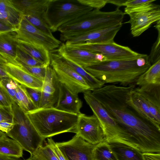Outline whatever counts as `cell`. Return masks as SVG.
<instances>
[{
  "mask_svg": "<svg viewBox=\"0 0 160 160\" xmlns=\"http://www.w3.org/2000/svg\"><path fill=\"white\" fill-rule=\"evenodd\" d=\"M135 85H104L92 94L128 134L134 148L142 153L160 152V129L141 117L129 104Z\"/></svg>",
  "mask_w": 160,
  "mask_h": 160,
  "instance_id": "obj_1",
  "label": "cell"
},
{
  "mask_svg": "<svg viewBox=\"0 0 160 160\" xmlns=\"http://www.w3.org/2000/svg\"><path fill=\"white\" fill-rule=\"evenodd\" d=\"M25 114L45 139L64 132H74L79 116L54 107L38 108L25 112Z\"/></svg>",
  "mask_w": 160,
  "mask_h": 160,
  "instance_id": "obj_2",
  "label": "cell"
},
{
  "mask_svg": "<svg viewBox=\"0 0 160 160\" xmlns=\"http://www.w3.org/2000/svg\"><path fill=\"white\" fill-rule=\"evenodd\" d=\"M125 15L119 8L108 12L93 9L59 28L58 31L61 33L60 39L66 42L86 32L122 24Z\"/></svg>",
  "mask_w": 160,
  "mask_h": 160,
  "instance_id": "obj_3",
  "label": "cell"
},
{
  "mask_svg": "<svg viewBox=\"0 0 160 160\" xmlns=\"http://www.w3.org/2000/svg\"><path fill=\"white\" fill-rule=\"evenodd\" d=\"M137 59L105 61L83 68L105 84L119 83L127 86L135 85L139 77L151 65L141 66Z\"/></svg>",
  "mask_w": 160,
  "mask_h": 160,
  "instance_id": "obj_4",
  "label": "cell"
},
{
  "mask_svg": "<svg viewBox=\"0 0 160 160\" xmlns=\"http://www.w3.org/2000/svg\"><path fill=\"white\" fill-rule=\"evenodd\" d=\"M12 112L14 125L6 135L17 142L23 150L33 154L42 146L45 139L41 137L18 105L13 102Z\"/></svg>",
  "mask_w": 160,
  "mask_h": 160,
  "instance_id": "obj_5",
  "label": "cell"
},
{
  "mask_svg": "<svg viewBox=\"0 0 160 160\" xmlns=\"http://www.w3.org/2000/svg\"><path fill=\"white\" fill-rule=\"evenodd\" d=\"M93 9L78 0H51L43 15L52 32L63 25Z\"/></svg>",
  "mask_w": 160,
  "mask_h": 160,
  "instance_id": "obj_6",
  "label": "cell"
},
{
  "mask_svg": "<svg viewBox=\"0 0 160 160\" xmlns=\"http://www.w3.org/2000/svg\"><path fill=\"white\" fill-rule=\"evenodd\" d=\"M84 98L99 120L103 130L106 141L116 140L132 146L129 136L125 130L113 118L88 90L83 92Z\"/></svg>",
  "mask_w": 160,
  "mask_h": 160,
  "instance_id": "obj_7",
  "label": "cell"
},
{
  "mask_svg": "<svg viewBox=\"0 0 160 160\" xmlns=\"http://www.w3.org/2000/svg\"><path fill=\"white\" fill-rule=\"evenodd\" d=\"M49 53L50 66L55 72L59 82L78 95L79 93L91 91L84 79L63 61L56 49L50 51Z\"/></svg>",
  "mask_w": 160,
  "mask_h": 160,
  "instance_id": "obj_8",
  "label": "cell"
},
{
  "mask_svg": "<svg viewBox=\"0 0 160 160\" xmlns=\"http://www.w3.org/2000/svg\"><path fill=\"white\" fill-rule=\"evenodd\" d=\"M67 45L101 54L106 61L134 60L146 55L137 52L114 41L104 43L84 42Z\"/></svg>",
  "mask_w": 160,
  "mask_h": 160,
  "instance_id": "obj_9",
  "label": "cell"
},
{
  "mask_svg": "<svg viewBox=\"0 0 160 160\" xmlns=\"http://www.w3.org/2000/svg\"><path fill=\"white\" fill-rule=\"evenodd\" d=\"M15 32L18 40L43 47L49 52L57 49L62 44L54 36H49L34 27L24 17H22Z\"/></svg>",
  "mask_w": 160,
  "mask_h": 160,
  "instance_id": "obj_10",
  "label": "cell"
},
{
  "mask_svg": "<svg viewBox=\"0 0 160 160\" xmlns=\"http://www.w3.org/2000/svg\"><path fill=\"white\" fill-rule=\"evenodd\" d=\"M56 143L66 160H93V150L96 145L76 134L69 140Z\"/></svg>",
  "mask_w": 160,
  "mask_h": 160,
  "instance_id": "obj_11",
  "label": "cell"
},
{
  "mask_svg": "<svg viewBox=\"0 0 160 160\" xmlns=\"http://www.w3.org/2000/svg\"><path fill=\"white\" fill-rule=\"evenodd\" d=\"M74 133L93 145L106 141L101 124L93 114L91 116H87L82 113L79 115Z\"/></svg>",
  "mask_w": 160,
  "mask_h": 160,
  "instance_id": "obj_12",
  "label": "cell"
},
{
  "mask_svg": "<svg viewBox=\"0 0 160 160\" xmlns=\"http://www.w3.org/2000/svg\"><path fill=\"white\" fill-rule=\"evenodd\" d=\"M56 50L63 57L83 68L106 61L105 57L101 54L68 46L65 43H62Z\"/></svg>",
  "mask_w": 160,
  "mask_h": 160,
  "instance_id": "obj_13",
  "label": "cell"
},
{
  "mask_svg": "<svg viewBox=\"0 0 160 160\" xmlns=\"http://www.w3.org/2000/svg\"><path fill=\"white\" fill-rule=\"evenodd\" d=\"M59 82L55 72L49 65L41 88L42 95L38 108L54 107L59 95Z\"/></svg>",
  "mask_w": 160,
  "mask_h": 160,
  "instance_id": "obj_14",
  "label": "cell"
},
{
  "mask_svg": "<svg viewBox=\"0 0 160 160\" xmlns=\"http://www.w3.org/2000/svg\"><path fill=\"white\" fill-rule=\"evenodd\" d=\"M122 24L104 29L86 32L74 37L66 41V45L88 42L104 43L114 42V39L120 30Z\"/></svg>",
  "mask_w": 160,
  "mask_h": 160,
  "instance_id": "obj_15",
  "label": "cell"
},
{
  "mask_svg": "<svg viewBox=\"0 0 160 160\" xmlns=\"http://www.w3.org/2000/svg\"><path fill=\"white\" fill-rule=\"evenodd\" d=\"M160 8L149 11L131 13L129 20L131 33L133 37L140 36L154 22L160 20Z\"/></svg>",
  "mask_w": 160,
  "mask_h": 160,
  "instance_id": "obj_16",
  "label": "cell"
},
{
  "mask_svg": "<svg viewBox=\"0 0 160 160\" xmlns=\"http://www.w3.org/2000/svg\"><path fill=\"white\" fill-rule=\"evenodd\" d=\"M4 61V68L9 78L25 87L41 90L43 84L42 81L32 75L21 66L5 60Z\"/></svg>",
  "mask_w": 160,
  "mask_h": 160,
  "instance_id": "obj_17",
  "label": "cell"
},
{
  "mask_svg": "<svg viewBox=\"0 0 160 160\" xmlns=\"http://www.w3.org/2000/svg\"><path fill=\"white\" fill-rule=\"evenodd\" d=\"M59 92L54 107L61 111L80 115L82 102L78 94L71 91L63 84L59 82Z\"/></svg>",
  "mask_w": 160,
  "mask_h": 160,
  "instance_id": "obj_18",
  "label": "cell"
},
{
  "mask_svg": "<svg viewBox=\"0 0 160 160\" xmlns=\"http://www.w3.org/2000/svg\"><path fill=\"white\" fill-rule=\"evenodd\" d=\"M15 9L22 17L42 16L51 0H10Z\"/></svg>",
  "mask_w": 160,
  "mask_h": 160,
  "instance_id": "obj_19",
  "label": "cell"
},
{
  "mask_svg": "<svg viewBox=\"0 0 160 160\" xmlns=\"http://www.w3.org/2000/svg\"><path fill=\"white\" fill-rule=\"evenodd\" d=\"M18 45L15 32L0 34V57L7 62L20 66L16 60Z\"/></svg>",
  "mask_w": 160,
  "mask_h": 160,
  "instance_id": "obj_20",
  "label": "cell"
},
{
  "mask_svg": "<svg viewBox=\"0 0 160 160\" xmlns=\"http://www.w3.org/2000/svg\"><path fill=\"white\" fill-rule=\"evenodd\" d=\"M135 88L129 94L128 98L129 104L143 118L160 129V123L152 116L146 100L135 90Z\"/></svg>",
  "mask_w": 160,
  "mask_h": 160,
  "instance_id": "obj_21",
  "label": "cell"
},
{
  "mask_svg": "<svg viewBox=\"0 0 160 160\" xmlns=\"http://www.w3.org/2000/svg\"><path fill=\"white\" fill-rule=\"evenodd\" d=\"M118 160H144L142 153L136 148L121 142H107Z\"/></svg>",
  "mask_w": 160,
  "mask_h": 160,
  "instance_id": "obj_22",
  "label": "cell"
},
{
  "mask_svg": "<svg viewBox=\"0 0 160 160\" xmlns=\"http://www.w3.org/2000/svg\"><path fill=\"white\" fill-rule=\"evenodd\" d=\"M18 41V45L34 58L47 66L50 65L49 51L45 48L20 41Z\"/></svg>",
  "mask_w": 160,
  "mask_h": 160,
  "instance_id": "obj_23",
  "label": "cell"
},
{
  "mask_svg": "<svg viewBox=\"0 0 160 160\" xmlns=\"http://www.w3.org/2000/svg\"><path fill=\"white\" fill-rule=\"evenodd\" d=\"M60 55L66 64L84 79L90 87L92 91L99 89L104 85L105 83L95 78L83 67Z\"/></svg>",
  "mask_w": 160,
  "mask_h": 160,
  "instance_id": "obj_24",
  "label": "cell"
},
{
  "mask_svg": "<svg viewBox=\"0 0 160 160\" xmlns=\"http://www.w3.org/2000/svg\"><path fill=\"white\" fill-rule=\"evenodd\" d=\"M22 146L16 141L6 135L0 140V154L10 157L20 158L23 155Z\"/></svg>",
  "mask_w": 160,
  "mask_h": 160,
  "instance_id": "obj_25",
  "label": "cell"
},
{
  "mask_svg": "<svg viewBox=\"0 0 160 160\" xmlns=\"http://www.w3.org/2000/svg\"><path fill=\"white\" fill-rule=\"evenodd\" d=\"M135 90L146 100L160 109V84H146L135 88Z\"/></svg>",
  "mask_w": 160,
  "mask_h": 160,
  "instance_id": "obj_26",
  "label": "cell"
},
{
  "mask_svg": "<svg viewBox=\"0 0 160 160\" xmlns=\"http://www.w3.org/2000/svg\"><path fill=\"white\" fill-rule=\"evenodd\" d=\"M151 84H160V60L151 65L139 77L135 83L139 86Z\"/></svg>",
  "mask_w": 160,
  "mask_h": 160,
  "instance_id": "obj_27",
  "label": "cell"
},
{
  "mask_svg": "<svg viewBox=\"0 0 160 160\" xmlns=\"http://www.w3.org/2000/svg\"><path fill=\"white\" fill-rule=\"evenodd\" d=\"M156 0H127L124 4L125 14L134 12L149 11L160 8V6L153 3Z\"/></svg>",
  "mask_w": 160,
  "mask_h": 160,
  "instance_id": "obj_28",
  "label": "cell"
},
{
  "mask_svg": "<svg viewBox=\"0 0 160 160\" xmlns=\"http://www.w3.org/2000/svg\"><path fill=\"white\" fill-rule=\"evenodd\" d=\"M16 84L15 103L25 113L36 109L25 87L17 82Z\"/></svg>",
  "mask_w": 160,
  "mask_h": 160,
  "instance_id": "obj_29",
  "label": "cell"
},
{
  "mask_svg": "<svg viewBox=\"0 0 160 160\" xmlns=\"http://www.w3.org/2000/svg\"><path fill=\"white\" fill-rule=\"evenodd\" d=\"M93 160H118L108 143L106 141L95 145L93 152Z\"/></svg>",
  "mask_w": 160,
  "mask_h": 160,
  "instance_id": "obj_30",
  "label": "cell"
},
{
  "mask_svg": "<svg viewBox=\"0 0 160 160\" xmlns=\"http://www.w3.org/2000/svg\"><path fill=\"white\" fill-rule=\"evenodd\" d=\"M16 60L20 66L21 65L28 67L46 66L32 58L18 45Z\"/></svg>",
  "mask_w": 160,
  "mask_h": 160,
  "instance_id": "obj_31",
  "label": "cell"
},
{
  "mask_svg": "<svg viewBox=\"0 0 160 160\" xmlns=\"http://www.w3.org/2000/svg\"><path fill=\"white\" fill-rule=\"evenodd\" d=\"M24 17L34 27L44 33L53 36L52 32L42 16H29Z\"/></svg>",
  "mask_w": 160,
  "mask_h": 160,
  "instance_id": "obj_32",
  "label": "cell"
},
{
  "mask_svg": "<svg viewBox=\"0 0 160 160\" xmlns=\"http://www.w3.org/2000/svg\"><path fill=\"white\" fill-rule=\"evenodd\" d=\"M30 156L35 160H58L48 143L44 146H42L40 147Z\"/></svg>",
  "mask_w": 160,
  "mask_h": 160,
  "instance_id": "obj_33",
  "label": "cell"
},
{
  "mask_svg": "<svg viewBox=\"0 0 160 160\" xmlns=\"http://www.w3.org/2000/svg\"><path fill=\"white\" fill-rule=\"evenodd\" d=\"M156 22L154 27L158 31V36L148 56L149 61L151 65L160 60V20Z\"/></svg>",
  "mask_w": 160,
  "mask_h": 160,
  "instance_id": "obj_34",
  "label": "cell"
},
{
  "mask_svg": "<svg viewBox=\"0 0 160 160\" xmlns=\"http://www.w3.org/2000/svg\"><path fill=\"white\" fill-rule=\"evenodd\" d=\"M0 84L9 95L13 102H15L16 82L9 78L0 80Z\"/></svg>",
  "mask_w": 160,
  "mask_h": 160,
  "instance_id": "obj_35",
  "label": "cell"
},
{
  "mask_svg": "<svg viewBox=\"0 0 160 160\" xmlns=\"http://www.w3.org/2000/svg\"><path fill=\"white\" fill-rule=\"evenodd\" d=\"M22 68L32 75L42 81L44 80L47 71V66L28 67L20 65Z\"/></svg>",
  "mask_w": 160,
  "mask_h": 160,
  "instance_id": "obj_36",
  "label": "cell"
},
{
  "mask_svg": "<svg viewBox=\"0 0 160 160\" xmlns=\"http://www.w3.org/2000/svg\"><path fill=\"white\" fill-rule=\"evenodd\" d=\"M13 102L0 84V107L12 111Z\"/></svg>",
  "mask_w": 160,
  "mask_h": 160,
  "instance_id": "obj_37",
  "label": "cell"
},
{
  "mask_svg": "<svg viewBox=\"0 0 160 160\" xmlns=\"http://www.w3.org/2000/svg\"><path fill=\"white\" fill-rule=\"evenodd\" d=\"M25 87L36 109L38 108L41 97V90Z\"/></svg>",
  "mask_w": 160,
  "mask_h": 160,
  "instance_id": "obj_38",
  "label": "cell"
},
{
  "mask_svg": "<svg viewBox=\"0 0 160 160\" xmlns=\"http://www.w3.org/2000/svg\"><path fill=\"white\" fill-rule=\"evenodd\" d=\"M81 4L93 9L100 10L107 4V0H78Z\"/></svg>",
  "mask_w": 160,
  "mask_h": 160,
  "instance_id": "obj_39",
  "label": "cell"
},
{
  "mask_svg": "<svg viewBox=\"0 0 160 160\" xmlns=\"http://www.w3.org/2000/svg\"><path fill=\"white\" fill-rule=\"evenodd\" d=\"M13 122L12 111L0 107V122Z\"/></svg>",
  "mask_w": 160,
  "mask_h": 160,
  "instance_id": "obj_40",
  "label": "cell"
},
{
  "mask_svg": "<svg viewBox=\"0 0 160 160\" xmlns=\"http://www.w3.org/2000/svg\"><path fill=\"white\" fill-rule=\"evenodd\" d=\"M52 149L58 160H66L62 154L58 147L56 142L51 138H48V143Z\"/></svg>",
  "mask_w": 160,
  "mask_h": 160,
  "instance_id": "obj_41",
  "label": "cell"
},
{
  "mask_svg": "<svg viewBox=\"0 0 160 160\" xmlns=\"http://www.w3.org/2000/svg\"><path fill=\"white\" fill-rule=\"evenodd\" d=\"M146 100L151 114L153 117L160 123V109L149 102Z\"/></svg>",
  "mask_w": 160,
  "mask_h": 160,
  "instance_id": "obj_42",
  "label": "cell"
},
{
  "mask_svg": "<svg viewBox=\"0 0 160 160\" xmlns=\"http://www.w3.org/2000/svg\"><path fill=\"white\" fill-rule=\"evenodd\" d=\"M14 122H0V131L8 133L13 128L14 125Z\"/></svg>",
  "mask_w": 160,
  "mask_h": 160,
  "instance_id": "obj_43",
  "label": "cell"
},
{
  "mask_svg": "<svg viewBox=\"0 0 160 160\" xmlns=\"http://www.w3.org/2000/svg\"><path fill=\"white\" fill-rule=\"evenodd\" d=\"M142 155L144 160H160V153L146 152Z\"/></svg>",
  "mask_w": 160,
  "mask_h": 160,
  "instance_id": "obj_44",
  "label": "cell"
},
{
  "mask_svg": "<svg viewBox=\"0 0 160 160\" xmlns=\"http://www.w3.org/2000/svg\"><path fill=\"white\" fill-rule=\"evenodd\" d=\"M4 60L0 57V80L9 78L7 74L4 66Z\"/></svg>",
  "mask_w": 160,
  "mask_h": 160,
  "instance_id": "obj_45",
  "label": "cell"
},
{
  "mask_svg": "<svg viewBox=\"0 0 160 160\" xmlns=\"http://www.w3.org/2000/svg\"><path fill=\"white\" fill-rule=\"evenodd\" d=\"M16 30V29L9 27L0 22V34L8 32H15Z\"/></svg>",
  "mask_w": 160,
  "mask_h": 160,
  "instance_id": "obj_46",
  "label": "cell"
},
{
  "mask_svg": "<svg viewBox=\"0 0 160 160\" xmlns=\"http://www.w3.org/2000/svg\"><path fill=\"white\" fill-rule=\"evenodd\" d=\"M107 3H110L120 7L123 6L126 0H107Z\"/></svg>",
  "mask_w": 160,
  "mask_h": 160,
  "instance_id": "obj_47",
  "label": "cell"
},
{
  "mask_svg": "<svg viewBox=\"0 0 160 160\" xmlns=\"http://www.w3.org/2000/svg\"><path fill=\"white\" fill-rule=\"evenodd\" d=\"M0 160H22L20 158H16L6 156L0 154Z\"/></svg>",
  "mask_w": 160,
  "mask_h": 160,
  "instance_id": "obj_48",
  "label": "cell"
},
{
  "mask_svg": "<svg viewBox=\"0 0 160 160\" xmlns=\"http://www.w3.org/2000/svg\"><path fill=\"white\" fill-rule=\"evenodd\" d=\"M6 136V134L0 131V140Z\"/></svg>",
  "mask_w": 160,
  "mask_h": 160,
  "instance_id": "obj_49",
  "label": "cell"
},
{
  "mask_svg": "<svg viewBox=\"0 0 160 160\" xmlns=\"http://www.w3.org/2000/svg\"><path fill=\"white\" fill-rule=\"evenodd\" d=\"M23 160H35L32 157L30 156V157L26 159H24Z\"/></svg>",
  "mask_w": 160,
  "mask_h": 160,
  "instance_id": "obj_50",
  "label": "cell"
}]
</instances>
